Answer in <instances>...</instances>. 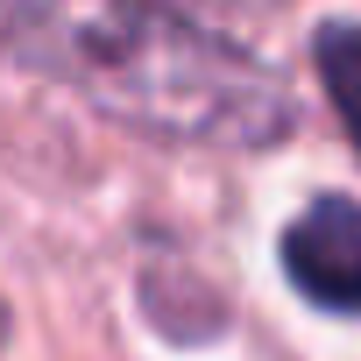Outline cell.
<instances>
[{
    "label": "cell",
    "instance_id": "6da1fadb",
    "mask_svg": "<svg viewBox=\"0 0 361 361\" xmlns=\"http://www.w3.org/2000/svg\"><path fill=\"white\" fill-rule=\"evenodd\" d=\"M0 50L170 142H269L290 99L269 64L177 0H0Z\"/></svg>",
    "mask_w": 361,
    "mask_h": 361
},
{
    "label": "cell",
    "instance_id": "7a4b0ae2",
    "mask_svg": "<svg viewBox=\"0 0 361 361\" xmlns=\"http://www.w3.org/2000/svg\"><path fill=\"white\" fill-rule=\"evenodd\" d=\"M283 276H290L312 305L361 319V206H354L347 192L312 199V206L283 227Z\"/></svg>",
    "mask_w": 361,
    "mask_h": 361
},
{
    "label": "cell",
    "instance_id": "3957f363",
    "mask_svg": "<svg viewBox=\"0 0 361 361\" xmlns=\"http://www.w3.org/2000/svg\"><path fill=\"white\" fill-rule=\"evenodd\" d=\"M319 71H326L333 106H340V121H347V135L361 149V22H340V29L319 36Z\"/></svg>",
    "mask_w": 361,
    "mask_h": 361
},
{
    "label": "cell",
    "instance_id": "277c9868",
    "mask_svg": "<svg viewBox=\"0 0 361 361\" xmlns=\"http://www.w3.org/2000/svg\"><path fill=\"white\" fill-rule=\"evenodd\" d=\"M0 333H8V319H0Z\"/></svg>",
    "mask_w": 361,
    "mask_h": 361
}]
</instances>
